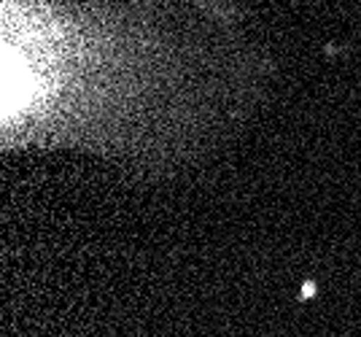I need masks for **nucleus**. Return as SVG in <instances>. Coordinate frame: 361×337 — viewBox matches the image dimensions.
I'll return each instance as SVG.
<instances>
[{"mask_svg": "<svg viewBox=\"0 0 361 337\" xmlns=\"http://www.w3.org/2000/svg\"><path fill=\"white\" fill-rule=\"evenodd\" d=\"M3 146L167 173L262 90L267 60L180 0H0Z\"/></svg>", "mask_w": 361, "mask_h": 337, "instance_id": "nucleus-1", "label": "nucleus"}, {"mask_svg": "<svg viewBox=\"0 0 361 337\" xmlns=\"http://www.w3.org/2000/svg\"><path fill=\"white\" fill-rule=\"evenodd\" d=\"M180 3L197 8L200 14L211 16L213 22L224 25L229 30H238V25L243 22L251 0H180Z\"/></svg>", "mask_w": 361, "mask_h": 337, "instance_id": "nucleus-2", "label": "nucleus"}]
</instances>
